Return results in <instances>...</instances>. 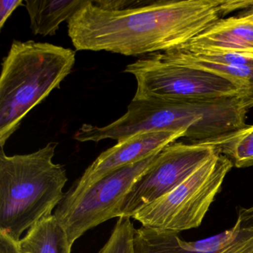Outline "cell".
<instances>
[{"label":"cell","instance_id":"1","mask_svg":"<svg viewBox=\"0 0 253 253\" xmlns=\"http://www.w3.org/2000/svg\"><path fill=\"white\" fill-rule=\"evenodd\" d=\"M248 1L88 0L68 22L77 51L146 56L175 49Z\"/></svg>","mask_w":253,"mask_h":253},{"label":"cell","instance_id":"2","mask_svg":"<svg viewBox=\"0 0 253 253\" xmlns=\"http://www.w3.org/2000/svg\"><path fill=\"white\" fill-rule=\"evenodd\" d=\"M242 96L212 100L132 99L126 112L105 126L83 124L74 139L121 140L143 133L186 131L191 143L209 144L247 126Z\"/></svg>","mask_w":253,"mask_h":253},{"label":"cell","instance_id":"3","mask_svg":"<svg viewBox=\"0 0 253 253\" xmlns=\"http://www.w3.org/2000/svg\"><path fill=\"white\" fill-rule=\"evenodd\" d=\"M58 143L36 152L8 156L0 153V233L16 242L27 229L52 215L63 201L66 169L54 164Z\"/></svg>","mask_w":253,"mask_h":253},{"label":"cell","instance_id":"4","mask_svg":"<svg viewBox=\"0 0 253 253\" xmlns=\"http://www.w3.org/2000/svg\"><path fill=\"white\" fill-rule=\"evenodd\" d=\"M70 48L48 42L14 41L0 76V145L50 93L60 87L75 64Z\"/></svg>","mask_w":253,"mask_h":253},{"label":"cell","instance_id":"5","mask_svg":"<svg viewBox=\"0 0 253 253\" xmlns=\"http://www.w3.org/2000/svg\"><path fill=\"white\" fill-rule=\"evenodd\" d=\"M124 72L137 81L134 99L220 100L244 96L247 90L242 81L171 61L161 52L140 57Z\"/></svg>","mask_w":253,"mask_h":253},{"label":"cell","instance_id":"6","mask_svg":"<svg viewBox=\"0 0 253 253\" xmlns=\"http://www.w3.org/2000/svg\"><path fill=\"white\" fill-rule=\"evenodd\" d=\"M233 167L229 158L217 154L185 181L131 218L144 227L172 233L198 228Z\"/></svg>","mask_w":253,"mask_h":253},{"label":"cell","instance_id":"7","mask_svg":"<svg viewBox=\"0 0 253 253\" xmlns=\"http://www.w3.org/2000/svg\"><path fill=\"white\" fill-rule=\"evenodd\" d=\"M160 152L115 170L81 190H69L65 195L54 215L64 229L71 245L89 229L121 217L124 198Z\"/></svg>","mask_w":253,"mask_h":253},{"label":"cell","instance_id":"8","mask_svg":"<svg viewBox=\"0 0 253 253\" xmlns=\"http://www.w3.org/2000/svg\"><path fill=\"white\" fill-rule=\"evenodd\" d=\"M217 154L220 153L211 145L177 142L169 145L131 186L124 198L121 217L131 218L137 211L185 181Z\"/></svg>","mask_w":253,"mask_h":253},{"label":"cell","instance_id":"9","mask_svg":"<svg viewBox=\"0 0 253 253\" xmlns=\"http://www.w3.org/2000/svg\"><path fill=\"white\" fill-rule=\"evenodd\" d=\"M253 238V206L241 208L231 229L206 239L185 241L177 233L142 227L134 229V253H233Z\"/></svg>","mask_w":253,"mask_h":253},{"label":"cell","instance_id":"10","mask_svg":"<svg viewBox=\"0 0 253 253\" xmlns=\"http://www.w3.org/2000/svg\"><path fill=\"white\" fill-rule=\"evenodd\" d=\"M185 134L183 130L156 131L137 134L118 141L97 157L70 190H81L115 170L158 153L178 139L183 138Z\"/></svg>","mask_w":253,"mask_h":253},{"label":"cell","instance_id":"11","mask_svg":"<svg viewBox=\"0 0 253 253\" xmlns=\"http://www.w3.org/2000/svg\"><path fill=\"white\" fill-rule=\"evenodd\" d=\"M185 50L253 51V21L245 16L222 18L183 46Z\"/></svg>","mask_w":253,"mask_h":253},{"label":"cell","instance_id":"12","mask_svg":"<svg viewBox=\"0 0 253 253\" xmlns=\"http://www.w3.org/2000/svg\"><path fill=\"white\" fill-rule=\"evenodd\" d=\"M87 2L88 0H25L24 6L30 18L32 32L42 37L54 36L60 25L69 22Z\"/></svg>","mask_w":253,"mask_h":253},{"label":"cell","instance_id":"13","mask_svg":"<svg viewBox=\"0 0 253 253\" xmlns=\"http://www.w3.org/2000/svg\"><path fill=\"white\" fill-rule=\"evenodd\" d=\"M20 253H71L64 229L52 214L32 226L19 241Z\"/></svg>","mask_w":253,"mask_h":253},{"label":"cell","instance_id":"14","mask_svg":"<svg viewBox=\"0 0 253 253\" xmlns=\"http://www.w3.org/2000/svg\"><path fill=\"white\" fill-rule=\"evenodd\" d=\"M163 55L171 60L180 64L192 67L201 68L211 71L218 75L229 77L233 79L242 81L245 84L247 90L246 94L242 96L243 103L247 110L253 107V65L244 66H231L224 65L216 64L210 62L204 61L189 57L183 54L178 49L161 52Z\"/></svg>","mask_w":253,"mask_h":253},{"label":"cell","instance_id":"15","mask_svg":"<svg viewBox=\"0 0 253 253\" xmlns=\"http://www.w3.org/2000/svg\"><path fill=\"white\" fill-rule=\"evenodd\" d=\"M209 145L214 146L237 168L253 167V125H247Z\"/></svg>","mask_w":253,"mask_h":253},{"label":"cell","instance_id":"16","mask_svg":"<svg viewBox=\"0 0 253 253\" xmlns=\"http://www.w3.org/2000/svg\"><path fill=\"white\" fill-rule=\"evenodd\" d=\"M134 229L131 217H120L110 238L99 253H134Z\"/></svg>","mask_w":253,"mask_h":253},{"label":"cell","instance_id":"17","mask_svg":"<svg viewBox=\"0 0 253 253\" xmlns=\"http://www.w3.org/2000/svg\"><path fill=\"white\" fill-rule=\"evenodd\" d=\"M23 0H1L0 1V29H2L14 11L24 5Z\"/></svg>","mask_w":253,"mask_h":253},{"label":"cell","instance_id":"18","mask_svg":"<svg viewBox=\"0 0 253 253\" xmlns=\"http://www.w3.org/2000/svg\"><path fill=\"white\" fill-rule=\"evenodd\" d=\"M0 253H20L19 242L0 233Z\"/></svg>","mask_w":253,"mask_h":253},{"label":"cell","instance_id":"19","mask_svg":"<svg viewBox=\"0 0 253 253\" xmlns=\"http://www.w3.org/2000/svg\"><path fill=\"white\" fill-rule=\"evenodd\" d=\"M233 253H253V238L243 244L239 249Z\"/></svg>","mask_w":253,"mask_h":253},{"label":"cell","instance_id":"20","mask_svg":"<svg viewBox=\"0 0 253 253\" xmlns=\"http://www.w3.org/2000/svg\"><path fill=\"white\" fill-rule=\"evenodd\" d=\"M243 15L245 16L246 17L249 19V20L253 21V8H250V9L247 10Z\"/></svg>","mask_w":253,"mask_h":253}]
</instances>
